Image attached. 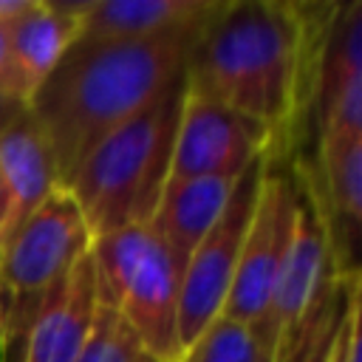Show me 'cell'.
Returning <instances> with one entry per match:
<instances>
[{
    "label": "cell",
    "mask_w": 362,
    "mask_h": 362,
    "mask_svg": "<svg viewBox=\"0 0 362 362\" xmlns=\"http://www.w3.org/2000/svg\"><path fill=\"white\" fill-rule=\"evenodd\" d=\"M93 317V269L90 255H85L31 325L20 362H76L88 342Z\"/></svg>",
    "instance_id": "obj_11"
},
{
    "label": "cell",
    "mask_w": 362,
    "mask_h": 362,
    "mask_svg": "<svg viewBox=\"0 0 362 362\" xmlns=\"http://www.w3.org/2000/svg\"><path fill=\"white\" fill-rule=\"evenodd\" d=\"M25 110H28V102L23 96H14V93H8V90L0 88V133L6 127H11Z\"/></svg>",
    "instance_id": "obj_20"
},
{
    "label": "cell",
    "mask_w": 362,
    "mask_h": 362,
    "mask_svg": "<svg viewBox=\"0 0 362 362\" xmlns=\"http://www.w3.org/2000/svg\"><path fill=\"white\" fill-rule=\"evenodd\" d=\"M116 322H119V317H116L110 308L96 305V317H93L88 342H85V348H82V354H79L76 362H102L105 354H107V345H110V339H113Z\"/></svg>",
    "instance_id": "obj_17"
},
{
    "label": "cell",
    "mask_w": 362,
    "mask_h": 362,
    "mask_svg": "<svg viewBox=\"0 0 362 362\" xmlns=\"http://www.w3.org/2000/svg\"><path fill=\"white\" fill-rule=\"evenodd\" d=\"M57 187L48 139L25 110L0 133V252Z\"/></svg>",
    "instance_id": "obj_10"
},
{
    "label": "cell",
    "mask_w": 362,
    "mask_h": 362,
    "mask_svg": "<svg viewBox=\"0 0 362 362\" xmlns=\"http://www.w3.org/2000/svg\"><path fill=\"white\" fill-rule=\"evenodd\" d=\"M223 0H96L85 14L76 45L147 40L212 17Z\"/></svg>",
    "instance_id": "obj_12"
},
{
    "label": "cell",
    "mask_w": 362,
    "mask_h": 362,
    "mask_svg": "<svg viewBox=\"0 0 362 362\" xmlns=\"http://www.w3.org/2000/svg\"><path fill=\"white\" fill-rule=\"evenodd\" d=\"M238 178L204 175L189 181H167L161 201L150 218V226L164 240L178 269H184L192 249L221 218Z\"/></svg>",
    "instance_id": "obj_13"
},
{
    "label": "cell",
    "mask_w": 362,
    "mask_h": 362,
    "mask_svg": "<svg viewBox=\"0 0 362 362\" xmlns=\"http://www.w3.org/2000/svg\"><path fill=\"white\" fill-rule=\"evenodd\" d=\"M93 235L74 195L57 187L0 252V345L6 362L23 359L31 325L74 266L90 252Z\"/></svg>",
    "instance_id": "obj_5"
},
{
    "label": "cell",
    "mask_w": 362,
    "mask_h": 362,
    "mask_svg": "<svg viewBox=\"0 0 362 362\" xmlns=\"http://www.w3.org/2000/svg\"><path fill=\"white\" fill-rule=\"evenodd\" d=\"M274 136L257 119L187 90L167 181L204 175H243L257 158L272 156Z\"/></svg>",
    "instance_id": "obj_7"
},
{
    "label": "cell",
    "mask_w": 362,
    "mask_h": 362,
    "mask_svg": "<svg viewBox=\"0 0 362 362\" xmlns=\"http://www.w3.org/2000/svg\"><path fill=\"white\" fill-rule=\"evenodd\" d=\"M320 170H322V206L328 215L334 263L337 274L351 255V246L362 223V136L325 141L320 144Z\"/></svg>",
    "instance_id": "obj_15"
},
{
    "label": "cell",
    "mask_w": 362,
    "mask_h": 362,
    "mask_svg": "<svg viewBox=\"0 0 362 362\" xmlns=\"http://www.w3.org/2000/svg\"><path fill=\"white\" fill-rule=\"evenodd\" d=\"M206 20L147 40L74 42L65 51L28 99V110L48 139L59 187L110 130L144 110L187 68Z\"/></svg>",
    "instance_id": "obj_1"
},
{
    "label": "cell",
    "mask_w": 362,
    "mask_h": 362,
    "mask_svg": "<svg viewBox=\"0 0 362 362\" xmlns=\"http://www.w3.org/2000/svg\"><path fill=\"white\" fill-rule=\"evenodd\" d=\"M269 156L257 158L235 184L221 218L201 238L181 269L178 286V342L181 354L221 317L226 294L232 288L235 266L240 257V246L255 212V201L260 192V178Z\"/></svg>",
    "instance_id": "obj_6"
},
{
    "label": "cell",
    "mask_w": 362,
    "mask_h": 362,
    "mask_svg": "<svg viewBox=\"0 0 362 362\" xmlns=\"http://www.w3.org/2000/svg\"><path fill=\"white\" fill-rule=\"evenodd\" d=\"M294 212V189L291 181L272 173V158L263 167L260 192L255 201V212L240 246V257L235 266L232 288L221 308V317L252 328L257 337L263 331L274 280L280 272V260L286 252V238Z\"/></svg>",
    "instance_id": "obj_8"
},
{
    "label": "cell",
    "mask_w": 362,
    "mask_h": 362,
    "mask_svg": "<svg viewBox=\"0 0 362 362\" xmlns=\"http://www.w3.org/2000/svg\"><path fill=\"white\" fill-rule=\"evenodd\" d=\"M79 25L82 23L65 14L54 0H31L23 14L6 23L11 59L28 99L74 45Z\"/></svg>",
    "instance_id": "obj_14"
},
{
    "label": "cell",
    "mask_w": 362,
    "mask_h": 362,
    "mask_svg": "<svg viewBox=\"0 0 362 362\" xmlns=\"http://www.w3.org/2000/svg\"><path fill=\"white\" fill-rule=\"evenodd\" d=\"M88 255L96 305L110 308L130 328L147 356L158 362H178L181 269L153 226L133 223L99 235Z\"/></svg>",
    "instance_id": "obj_4"
},
{
    "label": "cell",
    "mask_w": 362,
    "mask_h": 362,
    "mask_svg": "<svg viewBox=\"0 0 362 362\" xmlns=\"http://www.w3.org/2000/svg\"><path fill=\"white\" fill-rule=\"evenodd\" d=\"M0 88L14 93V96H23L28 102V93L23 88V79L14 68V59H11V48H8V34H6V25L0 23Z\"/></svg>",
    "instance_id": "obj_19"
},
{
    "label": "cell",
    "mask_w": 362,
    "mask_h": 362,
    "mask_svg": "<svg viewBox=\"0 0 362 362\" xmlns=\"http://www.w3.org/2000/svg\"><path fill=\"white\" fill-rule=\"evenodd\" d=\"M147 362H158V359H153V356H150V359H147Z\"/></svg>",
    "instance_id": "obj_21"
},
{
    "label": "cell",
    "mask_w": 362,
    "mask_h": 362,
    "mask_svg": "<svg viewBox=\"0 0 362 362\" xmlns=\"http://www.w3.org/2000/svg\"><path fill=\"white\" fill-rule=\"evenodd\" d=\"M314 57L297 6L274 0L221 3L189 48L187 90L257 119L277 141L297 116Z\"/></svg>",
    "instance_id": "obj_2"
},
{
    "label": "cell",
    "mask_w": 362,
    "mask_h": 362,
    "mask_svg": "<svg viewBox=\"0 0 362 362\" xmlns=\"http://www.w3.org/2000/svg\"><path fill=\"white\" fill-rule=\"evenodd\" d=\"M317 141L362 136V3L331 8L314 57Z\"/></svg>",
    "instance_id": "obj_9"
},
{
    "label": "cell",
    "mask_w": 362,
    "mask_h": 362,
    "mask_svg": "<svg viewBox=\"0 0 362 362\" xmlns=\"http://www.w3.org/2000/svg\"><path fill=\"white\" fill-rule=\"evenodd\" d=\"M184 96L187 74L181 71L144 110L110 130L65 181L93 238L150 223L170 178Z\"/></svg>",
    "instance_id": "obj_3"
},
{
    "label": "cell",
    "mask_w": 362,
    "mask_h": 362,
    "mask_svg": "<svg viewBox=\"0 0 362 362\" xmlns=\"http://www.w3.org/2000/svg\"><path fill=\"white\" fill-rule=\"evenodd\" d=\"M150 356L141 351V345L136 342V337L130 334V328L119 320L116 322V331H113V339L107 345V354L102 362H147Z\"/></svg>",
    "instance_id": "obj_18"
},
{
    "label": "cell",
    "mask_w": 362,
    "mask_h": 362,
    "mask_svg": "<svg viewBox=\"0 0 362 362\" xmlns=\"http://www.w3.org/2000/svg\"><path fill=\"white\" fill-rule=\"evenodd\" d=\"M178 362H269V354L252 328L218 317Z\"/></svg>",
    "instance_id": "obj_16"
}]
</instances>
